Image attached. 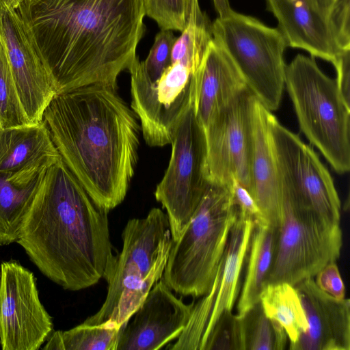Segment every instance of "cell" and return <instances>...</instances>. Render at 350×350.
Instances as JSON below:
<instances>
[{"label":"cell","instance_id":"1","mask_svg":"<svg viewBox=\"0 0 350 350\" xmlns=\"http://www.w3.org/2000/svg\"><path fill=\"white\" fill-rule=\"evenodd\" d=\"M16 10L57 94L92 84L117 90L145 31L143 0H23Z\"/></svg>","mask_w":350,"mask_h":350},{"label":"cell","instance_id":"2","mask_svg":"<svg viewBox=\"0 0 350 350\" xmlns=\"http://www.w3.org/2000/svg\"><path fill=\"white\" fill-rule=\"evenodd\" d=\"M108 211L62 160L49 166L25 213L16 243L48 279L77 291L107 282L117 256Z\"/></svg>","mask_w":350,"mask_h":350},{"label":"cell","instance_id":"3","mask_svg":"<svg viewBox=\"0 0 350 350\" xmlns=\"http://www.w3.org/2000/svg\"><path fill=\"white\" fill-rule=\"evenodd\" d=\"M136 114L117 90L92 84L57 93L42 116L62 160L109 211L124 200L138 159Z\"/></svg>","mask_w":350,"mask_h":350},{"label":"cell","instance_id":"4","mask_svg":"<svg viewBox=\"0 0 350 350\" xmlns=\"http://www.w3.org/2000/svg\"><path fill=\"white\" fill-rule=\"evenodd\" d=\"M237 213L231 185L208 180L199 204L168 254L163 279L173 291L194 297L210 291Z\"/></svg>","mask_w":350,"mask_h":350},{"label":"cell","instance_id":"5","mask_svg":"<svg viewBox=\"0 0 350 350\" xmlns=\"http://www.w3.org/2000/svg\"><path fill=\"white\" fill-rule=\"evenodd\" d=\"M122 238V251L107 280L105 301L85 324L111 320L122 325L163 276L173 241L167 216L161 209L153 208L144 217L129 219Z\"/></svg>","mask_w":350,"mask_h":350},{"label":"cell","instance_id":"6","mask_svg":"<svg viewBox=\"0 0 350 350\" xmlns=\"http://www.w3.org/2000/svg\"><path fill=\"white\" fill-rule=\"evenodd\" d=\"M284 85L300 129L339 174L350 169V103L336 79L326 75L314 57L298 54L286 65Z\"/></svg>","mask_w":350,"mask_h":350},{"label":"cell","instance_id":"7","mask_svg":"<svg viewBox=\"0 0 350 350\" xmlns=\"http://www.w3.org/2000/svg\"><path fill=\"white\" fill-rule=\"evenodd\" d=\"M213 35L256 99L269 111L276 110L284 88L288 46L280 30L232 10L213 22Z\"/></svg>","mask_w":350,"mask_h":350},{"label":"cell","instance_id":"8","mask_svg":"<svg viewBox=\"0 0 350 350\" xmlns=\"http://www.w3.org/2000/svg\"><path fill=\"white\" fill-rule=\"evenodd\" d=\"M282 217L277 246L265 286L286 282L295 286L314 277L340 257L342 232L300 204L282 187Z\"/></svg>","mask_w":350,"mask_h":350},{"label":"cell","instance_id":"9","mask_svg":"<svg viewBox=\"0 0 350 350\" xmlns=\"http://www.w3.org/2000/svg\"><path fill=\"white\" fill-rule=\"evenodd\" d=\"M168 167L154 191L166 210L173 241L188 224L205 191L206 146L194 103L183 114L172 138Z\"/></svg>","mask_w":350,"mask_h":350},{"label":"cell","instance_id":"10","mask_svg":"<svg viewBox=\"0 0 350 350\" xmlns=\"http://www.w3.org/2000/svg\"><path fill=\"white\" fill-rule=\"evenodd\" d=\"M270 129L280 185L329 225H340V200L330 174L316 152L273 114Z\"/></svg>","mask_w":350,"mask_h":350},{"label":"cell","instance_id":"11","mask_svg":"<svg viewBox=\"0 0 350 350\" xmlns=\"http://www.w3.org/2000/svg\"><path fill=\"white\" fill-rule=\"evenodd\" d=\"M53 330L41 303L36 278L18 260L0 266V345L3 350H38Z\"/></svg>","mask_w":350,"mask_h":350},{"label":"cell","instance_id":"12","mask_svg":"<svg viewBox=\"0 0 350 350\" xmlns=\"http://www.w3.org/2000/svg\"><path fill=\"white\" fill-rule=\"evenodd\" d=\"M255 98L248 88H245L203 128L208 181L230 185L236 180L250 191L252 110Z\"/></svg>","mask_w":350,"mask_h":350},{"label":"cell","instance_id":"13","mask_svg":"<svg viewBox=\"0 0 350 350\" xmlns=\"http://www.w3.org/2000/svg\"><path fill=\"white\" fill-rule=\"evenodd\" d=\"M0 38L25 113L31 124L40 123L44 110L57 94L56 87L16 10L8 8L1 0Z\"/></svg>","mask_w":350,"mask_h":350},{"label":"cell","instance_id":"14","mask_svg":"<svg viewBox=\"0 0 350 350\" xmlns=\"http://www.w3.org/2000/svg\"><path fill=\"white\" fill-rule=\"evenodd\" d=\"M195 302L185 304L161 278L131 318L122 325L116 350H158L177 338Z\"/></svg>","mask_w":350,"mask_h":350},{"label":"cell","instance_id":"15","mask_svg":"<svg viewBox=\"0 0 350 350\" xmlns=\"http://www.w3.org/2000/svg\"><path fill=\"white\" fill-rule=\"evenodd\" d=\"M295 288L308 323L306 331L290 343L292 350H350V301L322 291L312 278Z\"/></svg>","mask_w":350,"mask_h":350},{"label":"cell","instance_id":"16","mask_svg":"<svg viewBox=\"0 0 350 350\" xmlns=\"http://www.w3.org/2000/svg\"><path fill=\"white\" fill-rule=\"evenodd\" d=\"M272 114L255 98L252 110L250 193L260 211L265 224L279 228L282 194L270 129Z\"/></svg>","mask_w":350,"mask_h":350},{"label":"cell","instance_id":"17","mask_svg":"<svg viewBox=\"0 0 350 350\" xmlns=\"http://www.w3.org/2000/svg\"><path fill=\"white\" fill-rule=\"evenodd\" d=\"M287 46L332 64L342 53L334 31L310 0H266ZM350 51V50H349Z\"/></svg>","mask_w":350,"mask_h":350},{"label":"cell","instance_id":"18","mask_svg":"<svg viewBox=\"0 0 350 350\" xmlns=\"http://www.w3.org/2000/svg\"><path fill=\"white\" fill-rule=\"evenodd\" d=\"M246 87L231 59L213 39L196 74L194 108L202 128Z\"/></svg>","mask_w":350,"mask_h":350},{"label":"cell","instance_id":"19","mask_svg":"<svg viewBox=\"0 0 350 350\" xmlns=\"http://www.w3.org/2000/svg\"><path fill=\"white\" fill-rule=\"evenodd\" d=\"M60 159L42 121L0 127V174H12L38 166H49Z\"/></svg>","mask_w":350,"mask_h":350},{"label":"cell","instance_id":"20","mask_svg":"<svg viewBox=\"0 0 350 350\" xmlns=\"http://www.w3.org/2000/svg\"><path fill=\"white\" fill-rule=\"evenodd\" d=\"M254 225V221L252 219L238 212L230 231L220 267L217 290L199 350H202L219 316L225 311H232L238 295L241 271L247 252Z\"/></svg>","mask_w":350,"mask_h":350},{"label":"cell","instance_id":"21","mask_svg":"<svg viewBox=\"0 0 350 350\" xmlns=\"http://www.w3.org/2000/svg\"><path fill=\"white\" fill-rule=\"evenodd\" d=\"M49 167L0 174V247L16 243L25 213Z\"/></svg>","mask_w":350,"mask_h":350},{"label":"cell","instance_id":"22","mask_svg":"<svg viewBox=\"0 0 350 350\" xmlns=\"http://www.w3.org/2000/svg\"><path fill=\"white\" fill-rule=\"evenodd\" d=\"M278 234L279 228L254 223L247 249L245 280L237 307L239 317L260 301V295L274 257Z\"/></svg>","mask_w":350,"mask_h":350},{"label":"cell","instance_id":"23","mask_svg":"<svg viewBox=\"0 0 350 350\" xmlns=\"http://www.w3.org/2000/svg\"><path fill=\"white\" fill-rule=\"evenodd\" d=\"M260 302L265 314L283 327L290 343L306 331L307 320L294 286L286 282L267 284L260 295Z\"/></svg>","mask_w":350,"mask_h":350},{"label":"cell","instance_id":"24","mask_svg":"<svg viewBox=\"0 0 350 350\" xmlns=\"http://www.w3.org/2000/svg\"><path fill=\"white\" fill-rule=\"evenodd\" d=\"M213 40V23L199 1L191 0L187 23L173 45L171 62L180 61L197 72Z\"/></svg>","mask_w":350,"mask_h":350},{"label":"cell","instance_id":"25","mask_svg":"<svg viewBox=\"0 0 350 350\" xmlns=\"http://www.w3.org/2000/svg\"><path fill=\"white\" fill-rule=\"evenodd\" d=\"M122 325L108 320L98 325L82 323L68 330L52 332L42 349L116 350Z\"/></svg>","mask_w":350,"mask_h":350},{"label":"cell","instance_id":"26","mask_svg":"<svg viewBox=\"0 0 350 350\" xmlns=\"http://www.w3.org/2000/svg\"><path fill=\"white\" fill-rule=\"evenodd\" d=\"M241 317L243 350H283L288 336L283 327L269 318L260 302Z\"/></svg>","mask_w":350,"mask_h":350},{"label":"cell","instance_id":"27","mask_svg":"<svg viewBox=\"0 0 350 350\" xmlns=\"http://www.w3.org/2000/svg\"><path fill=\"white\" fill-rule=\"evenodd\" d=\"M31 124L22 106L6 52L0 38V127Z\"/></svg>","mask_w":350,"mask_h":350},{"label":"cell","instance_id":"28","mask_svg":"<svg viewBox=\"0 0 350 350\" xmlns=\"http://www.w3.org/2000/svg\"><path fill=\"white\" fill-rule=\"evenodd\" d=\"M145 14L161 30L182 31L186 27L191 0H143Z\"/></svg>","mask_w":350,"mask_h":350},{"label":"cell","instance_id":"29","mask_svg":"<svg viewBox=\"0 0 350 350\" xmlns=\"http://www.w3.org/2000/svg\"><path fill=\"white\" fill-rule=\"evenodd\" d=\"M202 350H243L241 317L224 312L208 334Z\"/></svg>","mask_w":350,"mask_h":350},{"label":"cell","instance_id":"30","mask_svg":"<svg viewBox=\"0 0 350 350\" xmlns=\"http://www.w3.org/2000/svg\"><path fill=\"white\" fill-rule=\"evenodd\" d=\"M330 25L339 48L350 50V0H310Z\"/></svg>","mask_w":350,"mask_h":350},{"label":"cell","instance_id":"31","mask_svg":"<svg viewBox=\"0 0 350 350\" xmlns=\"http://www.w3.org/2000/svg\"><path fill=\"white\" fill-rule=\"evenodd\" d=\"M317 285L337 299L345 298V288L336 262L326 265L315 275Z\"/></svg>","mask_w":350,"mask_h":350},{"label":"cell","instance_id":"32","mask_svg":"<svg viewBox=\"0 0 350 350\" xmlns=\"http://www.w3.org/2000/svg\"><path fill=\"white\" fill-rule=\"evenodd\" d=\"M233 202L238 212L254 223H264L260 211L250 191L239 182L233 180L231 185Z\"/></svg>","mask_w":350,"mask_h":350},{"label":"cell","instance_id":"33","mask_svg":"<svg viewBox=\"0 0 350 350\" xmlns=\"http://www.w3.org/2000/svg\"><path fill=\"white\" fill-rule=\"evenodd\" d=\"M336 71V83L344 98L349 102L350 51L339 55L332 63Z\"/></svg>","mask_w":350,"mask_h":350},{"label":"cell","instance_id":"34","mask_svg":"<svg viewBox=\"0 0 350 350\" xmlns=\"http://www.w3.org/2000/svg\"><path fill=\"white\" fill-rule=\"evenodd\" d=\"M215 9L219 18L227 16L231 11L228 0H213Z\"/></svg>","mask_w":350,"mask_h":350},{"label":"cell","instance_id":"35","mask_svg":"<svg viewBox=\"0 0 350 350\" xmlns=\"http://www.w3.org/2000/svg\"><path fill=\"white\" fill-rule=\"evenodd\" d=\"M1 1L8 8L13 9V10H16L18 6V0H1Z\"/></svg>","mask_w":350,"mask_h":350},{"label":"cell","instance_id":"36","mask_svg":"<svg viewBox=\"0 0 350 350\" xmlns=\"http://www.w3.org/2000/svg\"><path fill=\"white\" fill-rule=\"evenodd\" d=\"M23 0H18V5L20 4V3Z\"/></svg>","mask_w":350,"mask_h":350}]
</instances>
